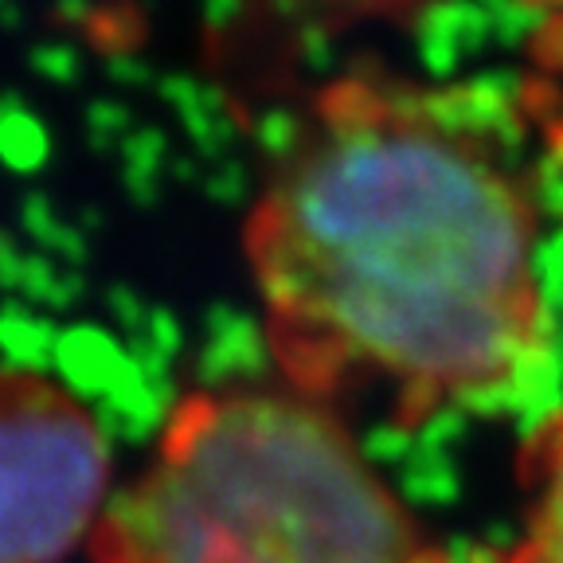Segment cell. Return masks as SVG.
Returning <instances> with one entry per match:
<instances>
[{
    "instance_id": "1",
    "label": "cell",
    "mask_w": 563,
    "mask_h": 563,
    "mask_svg": "<svg viewBox=\"0 0 563 563\" xmlns=\"http://www.w3.org/2000/svg\"><path fill=\"white\" fill-rule=\"evenodd\" d=\"M243 246L274 364L317 404L376 387L399 427H419L548 352L532 188L497 133L419 82H329Z\"/></svg>"
},
{
    "instance_id": "3",
    "label": "cell",
    "mask_w": 563,
    "mask_h": 563,
    "mask_svg": "<svg viewBox=\"0 0 563 563\" xmlns=\"http://www.w3.org/2000/svg\"><path fill=\"white\" fill-rule=\"evenodd\" d=\"M110 446L63 384L0 368V563H55L110 509Z\"/></svg>"
},
{
    "instance_id": "2",
    "label": "cell",
    "mask_w": 563,
    "mask_h": 563,
    "mask_svg": "<svg viewBox=\"0 0 563 563\" xmlns=\"http://www.w3.org/2000/svg\"><path fill=\"white\" fill-rule=\"evenodd\" d=\"M98 563H454L344 422L298 391H203L90 537Z\"/></svg>"
},
{
    "instance_id": "4",
    "label": "cell",
    "mask_w": 563,
    "mask_h": 563,
    "mask_svg": "<svg viewBox=\"0 0 563 563\" xmlns=\"http://www.w3.org/2000/svg\"><path fill=\"white\" fill-rule=\"evenodd\" d=\"M520 528L497 563H563V411L537 422L517 457Z\"/></svg>"
}]
</instances>
